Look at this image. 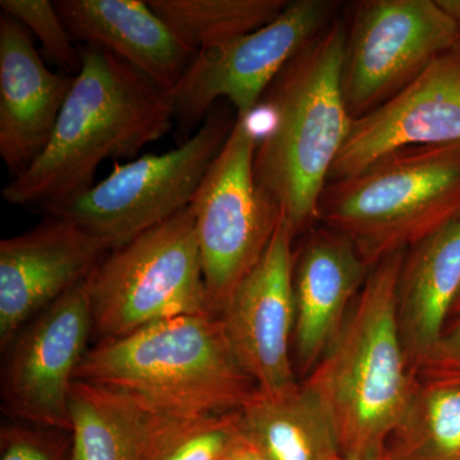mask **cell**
Segmentation results:
<instances>
[{"label":"cell","mask_w":460,"mask_h":460,"mask_svg":"<svg viewBox=\"0 0 460 460\" xmlns=\"http://www.w3.org/2000/svg\"><path fill=\"white\" fill-rule=\"evenodd\" d=\"M56 128L29 168L2 190L8 204L44 208L83 195L108 159L164 137L175 122L172 93L111 51L87 45Z\"/></svg>","instance_id":"cell-1"},{"label":"cell","mask_w":460,"mask_h":460,"mask_svg":"<svg viewBox=\"0 0 460 460\" xmlns=\"http://www.w3.org/2000/svg\"><path fill=\"white\" fill-rule=\"evenodd\" d=\"M347 25L334 20L266 91L270 129L257 144V183L295 235L319 223L320 199L352 126L341 90Z\"/></svg>","instance_id":"cell-2"},{"label":"cell","mask_w":460,"mask_h":460,"mask_svg":"<svg viewBox=\"0 0 460 460\" xmlns=\"http://www.w3.org/2000/svg\"><path fill=\"white\" fill-rule=\"evenodd\" d=\"M405 252L371 268L341 335L302 383L332 420L345 460L386 452L419 384L396 319Z\"/></svg>","instance_id":"cell-3"},{"label":"cell","mask_w":460,"mask_h":460,"mask_svg":"<svg viewBox=\"0 0 460 460\" xmlns=\"http://www.w3.org/2000/svg\"><path fill=\"white\" fill-rule=\"evenodd\" d=\"M75 380L109 387L175 419L239 411L257 392L213 313L102 341L87 350Z\"/></svg>","instance_id":"cell-4"},{"label":"cell","mask_w":460,"mask_h":460,"mask_svg":"<svg viewBox=\"0 0 460 460\" xmlns=\"http://www.w3.org/2000/svg\"><path fill=\"white\" fill-rule=\"evenodd\" d=\"M460 219V141L390 151L326 184L319 222L352 242L370 268Z\"/></svg>","instance_id":"cell-5"},{"label":"cell","mask_w":460,"mask_h":460,"mask_svg":"<svg viewBox=\"0 0 460 460\" xmlns=\"http://www.w3.org/2000/svg\"><path fill=\"white\" fill-rule=\"evenodd\" d=\"M89 290L93 332L102 341L211 313L190 206L111 251L91 272Z\"/></svg>","instance_id":"cell-6"},{"label":"cell","mask_w":460,"mask_h":460,"mask_svg":"<svg viewBox=\"0 0 460 460\" xmlns=\"http://www.w3.org/2000/svg\"><path fill=\"white\" fill-rule=\"evenodd\" d=\"M234 123L228 111L213 108L174 150L115 163L105 180L45 213L117 250L189 208Z\"/></svg>","instance_id":"cell-7"},{"label":"cell","mask_w":460,"mask_h":460,"mask_svg":"<svg viewBox=\"0 0 460 460\" xmlns=\"http://www.w3.org/2000/svg\"><path fill=\"white\" fill-rule=\"evenodd\" d=\"M259 138L251 118H235L190 208L195 219L208 308L219 314L261 260L283 215L257 183Z\"/></svg>","instance_id":"cell-8"},{"label":"cell","mask_w":460,"mask_h":460,"mask_svg":"<svg viewBox=\"0 0 460 460\" xmlns=\"http://www.w3.org/2000/svg\"><path fill=\"white\" fill-rule=\"evenodd\" d=\"M460 45V25L436 0L356 3L341 71L352 119L394 98L438 57Z\"/></svg>","instance_id":"cell-9"},{"label":"cell","mask_w":460,"mask_h":460,"mask_svg":"<svg viewBox=\"0 0 460 460\" xmlns=\"http://www.w3.org/2000/svg\"><path fill=\"white\" fill-rule=\"evenodd\" d=\"M338 4L289 2L269 25L198 51L171 93L175 122L184 135L204 122L219 99L228 100L237 117L251 118L284 66L334 21Z\"/></svg>","instance_id":"cell-10"},{"label":"cell","mask_w":460,"mask_h":460,"mask_svg":"<svg viewBox=\"0 0 460 460\" xmlns=\"http://www.w3.org/2000/svg\"><path fill=\"white\" fill-rule=\"evenodd\" d=\"M91 332L87 278L33 317L5 349V411L27 425L71 432L69 399Z\"/></svg>","instance_id":"cell-11"},{"label":"cell","mask_w":460,"mask_h":460,"mask_svg":"<svg viewBox=\"0 0 460 460\" xmlns=\"http://www.w3.org/2000/svg\"><path fill=\"white\" fill-rule=\"evenodd\" d=\"M295 237L281 217L261 260L219 314L239 365L265 395L284 394L298 385L293 362Z\"/></svg>","instance_id":"cell-12"},{"label":"cell","mask_w":460,"mask_h":460,"mask_svg":"<svg viewBox=\"0 0 460 460\" xmlns=\"http://www.w3.org/2000/svg\"><path fill=\"white\" fill-rule=\"evenodd\" d=\"M111 250L83 229L48 219L0 242V348L27 323L86 280Z\"/></svg>","instance_id":"cell-13"},{"label":"cell","mask_w":460,"mask_h":460,"mask_svg":"<svg viewBox=\"0 0 460 460\" xmlns=\"http://www.w3.org/2000/svg\"><path fill=\"white\" fill-rule=\"evenodd\" d=\"M460 141V45L394 98L353 119L329 181L363 171L390 151Z\"/></svg>","instance_id":"cell-14"},{"label":"cell","mask_w":460,"mask_h":460,"mask_svg":"<svg viewBox=\"0 0 460 460\" xmlns=\"http://www.w3.org/2000/svg\"><path fill=\"white\" fill-rule=\"evenodd\" d=\"M371 268L349 239L311 228L295 252L293 362L307 376L343 330Z\"/></svg>","instance_id":"cell-15"},{"label":"cell","mask_w":460,"mask_h":460,"mask_svg":"<svg viewBox=\"0 0 460 460\" xmlns=\"http://www.w3.org/2000/svg\"><path fill=\"white\" fill-rule=\"evenodd\" d=\"M75 75L42 62L26 27L0 16V156L21 174L50 141Z\"/></svg>","instance_id":"cell-16"},{"label":"cell","mask_w":460,"mask_h":460,"mask_svg":"<svg viewBox=\"0 0 460 460\" xmlns=\"http://www.w3.org/2000/svg\"><path fill=\"white\" fill-rule=\"evenodd\" d=\"M54 4L74 40L111 51L168 93L195 57L147 2L58 0Z\"/></svg>","instance_id":"cell-17"},{"label":"cell","mask_w":460,"mask_h":460,"mask_svg":"<svg viewBox=\"0 0 460 460\" xmlns=\"http://www.w3.org/2000/svg\"><path fill=\"white\" fill-rule=\"evenodd\" d=\"M460 295V219L405 252L396 287V319L414 376L438 343Z\"/></svg>","instance_id":"cell-18"},{"label":"cell","mask_w":460,"mask_h":460,"mask_svg":"<svg viewBox=\"0 0 460 460\" xmlns=\"http://www.w3.org/2000/svg\"><path fill=\"white\" fill-rule=\"evenodd\" d=\"M74 460H142L175 417L131 396L75 380L69 399Z\"/></svg>","instance_id":"cell-19"},{"label":"cell","mask_w":460,"mask_h":460,"mask_svg":"<svg viewBox=\"0 0 460 460\" xmlns=\"http://www.w3.org/2000/svg\"><path fill=\"white\" fill-rule=\"evenodd\" d=\"M239 425L270 460H345L332 420L302 384L280 395L257 390Z\"/></svg>","instance_id":"cell-20"},{"label":"cell","mask_w":460,"mask_h":460,"mask_svg":"<svg viewBox=\"0 0 460 460\" xmlns=\"http://www.w3.org/2000/svg\"><path fill=\"white\" fill-rule=\"evenodd\" d=\"M178 40L198 53L256 31L286 9L287 0H148Z\"/></svg>","instance_id":"cell-21"},{"label":"cell","mask_w":460,"mask_h":460,"mask_svg":"<svg viewBox=\"0 0 460 460\" xmlns=\"http://www.w3.org/2000/svg\"><path fill=\"white\" fill-rule=\"evenodd\" d=\"M386 453L393 460H460V386L419 381Z\"/></svg>","instance_id":"cell-22"},{"label":"cell","mask_w":460,"mask_h":460,"mask_svg":"<svg viewBox=\"0 0 460 460\" xmlns=\"http://www.w3.org/2000/svg\"><path fill=\"white\" fill-rule=\"evenodd\" d=\"M241 431L239 411L172 420L142 460H222Z\"/></svg>","instance_id":"cell-23"},{"label":"cell","mask_w":460,"mask_h":460,"mask_svg":"<svg viewBox=\"0 0 460 460\" xmlns=\"http://www.w3.org/2000/svg\"><path fill=\"white\" fill-rule=\"evenodd\" d=\"M0 8L25 26L40 40L45 53L58 66L77 75L83 65L81 51L75 49L74 38L65 21L49 0H2Z\"/></svg>","instance_id":"cell-24"},{"label":"cell","mask_w":460,"mask_h":460,"mask_svg":"<svg viewBox=\"0 0 460 460\" xmlns=\"http://www.w3.org/2000/svg\"><path fill=\"white\" fill-rule=\"evenodd\" d=\"M66 431L32 425H7L0 431V460H74Z\"/></svg>","instance_id":"cell-25"},{"label":"cell","mask_w":460,"mask_h":460,"mask_svg":"<svg viewBox=\"0 0 460 460\" xmlns=\"http://www.w3.org/2000/svg\"><path fill=\"white\" fill-rule=\"evenodd\" d=\"M420 383L460 386V314L445 328L416 368Z\"/></svg>","instance_id":"cell-26"},{"label":"cell","mask_w":460,"mask_h":460,"mask_svg":"<svg viewBox=\"0 0 460 460\" xmlns=\"http://www.w3.org/2000/svg\"><path fill=\"white\" fill-rule=\"evenodd\" d=\"M222 460H270L256 447L243 432L239 431L237 438L230 445L228 452Z\"/></svg>","instance_id":"cell-27"},{"label":"cell","mask_w":460,"mask_h":460,"mask_svg":"<svg viewBox=\"0 0 460 460\" xmlns=\"http://www.w3.org/2000/svg\"><path fill=\"white\" fill-rule=\"evenodd\" d=\"M440 8L460 25V0H436Z\"/></svg>","instance_id":"cell-28"},{"label":"cell","mask_w":460,"mask_h":460,"mask_svg":"<svg viewBox=\"0 0 460 460\" xmlns=\"http://www.w3.org/2000/svg\"><path fill=\"white\" fill-rule=\"evenodd\" d=\"M460 314V295L458 296V299H456V305H454L453 311H452V317L450 319H454V317L459 316Z\"/></svg>","instance_id":"cell-29"},{"label":"cell","mask_w":460,"mask_h":460,"mask_svg":"<svg viewBox=\"0 0 460 460\" xmlns=\"http://www.w3.org/2000/svg\"><path fill=\"white\" fill-rule=\"evenodd\" d=\"M362 460H393V459L390 458L389 454H387L385 452V453L380 454V456H371V458L362 459Z\"/></svg>","instance_id":"cell-30"}]
</instances>
